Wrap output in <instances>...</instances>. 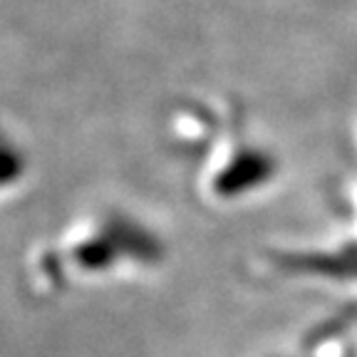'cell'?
<instances>
[{
  "mask_svg": "<svg viewBox=\"0 0 357 357\" xmlns=\"http://www.w3.org/2000/svg\"><path fill=\"white\" fill-rule=\"evenodd\" d=\"M25 167H28L25 149L13 137L8 124L3 122V114H0V191H6L13 184H17L22 178V174H25Z\"/></svg>",
  "mask_w": 357,
  "mask_h": 357,
  "instance_id": "6da1fadb",
  "label": "cell"
}]
</instances>
